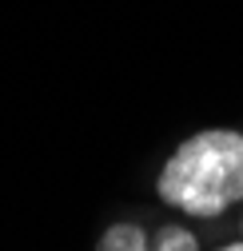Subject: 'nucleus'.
I'll return each mask as SVG.
<instances>
[{"instance_id":"nucleus-3","label":"nucleus","mask_w":243,"mask_h":251,"mask_svg":"<svg viewBox=\"0 0 243 251\" xmlns=\"http://www.w3.org/2000/svg\"><path fill=\"white\" fill-rule=\"evenodd\" d=\"M147 251H199V243H195V235L184 231V227H164L160 239L151 243Z\"/></svg>"},{"instance_id":"nucleus-2","label":"nucleus","mask_w":243,"mask_h":251,"mask_svg":"<svg viewBox=\"0 0 243 251\" xmlns=\"http://www.w3.org/2000/svg\"><path fill=\"white\" fill-rule=\"evenodd\" d=\"M100 251H147V235L136 224H116V227L104 231Z\"/></svg>"},{"instance_id":"nucleus-4","label":"nucleus","mask_w":243,"mask_h":251,"mask_svg":"<svg viewBox=\"0 0 243 251\" xmlns=\"http://www.w3.org/2000/svg\"><path fill=\"white\" fill-rule=\"evenodd\" d=\"M219 251H243V239H239V243H227V247H219Z\"/></svg>"},{"instance_id":"nucleus-1","label":"nucleus","mask_w":243,"mask_h":251,"mask_svg":"<svg viewBox=\"0 0 243 251\" xmlns=\"http://www.w3.org/2000/svg\"><path fill=\"white\" fill-rule=\"evenodd\" d=\"M164 203L211 219L243 200V136L231 128H207L184 140L156 179Z\"/></svg>"},{"instance_id":"nucleus-5","label":"nucleus","mask_w":243,"mask_h":251,"mask_svg":"<svg viewBox=\"0 0 243 251\" xmlns=\"http://www.w3.org/2000/svg\"><path fill=\"white\" fill-rule=\"evenodd\" d=\"M239 231H243V227H239Z\"/></svg>"}]
</instances>
